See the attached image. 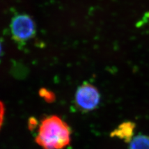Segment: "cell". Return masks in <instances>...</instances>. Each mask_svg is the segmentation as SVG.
Here are the masks:
<instances>
[{"mask_svg":"<svg viewBox=\"0 0 149 149\" xmlns=\"http://www.w3.org/2000/svg\"><path fill=\"white\" fill-rule=\"evenodd\" d=\"M71 141L68 125L57 116H50L41 121L36 142L44 149H63Z\"/></svg>","mask_w":149,"mask_h":149,"instance_id":"obj_1","label":"cell"},{"mask_svg":"<svg viewBox=\"0 0 149 149\" xmlns=\"http://www.w3.org/2000/svg\"><path fill=\"white\" fill-rule=\"evenodd\" d=\"M101 100L97 88L88 83H84L78 88L74 96V102L79 110L89 112L98 106Z\"/></svg>","mask_w":149,"mask_h":149,"instance_id":"obj_2","label":"cell"},{"mask_svg":"<svg viewBox=\"0 0 149 149\" xmlns=\"http://www.w3.org/2000/svg\"><path fill=\"white\" fill-rule=\"evenodd\" d=\"M10 27L13 39L19 44H24L36 34L35 23L27 15H18L14 17Z\"/></svg>","mask_w":149,"mask_h":149,"instance_id":"obj_3","label":"cell"},{"mask_svg":"<svg viewBox=\"0 0 149 149\" xmlns=\"http://www.w3.org/2000/svg\"><path fill=\"white\" fill-rule=\"evenodd\" d=\"M136 124L131 121H126L119 124L111 133V137L123 140L125 142H130L133 139Z\"/></svg>","mask_w":149,"mask_h":149,"instance_id":"obj_4","label":"cell"},{"mask_svg":"<svg viewBox=\"0 0 149 149\" xmlns=\"http://www.w3.org/2000/svg\"><path fill=\"white\" fill-rule=\"evenodd\" d=\"M129 149H149V136L139 134L130 142Z\"/></svg>","mask_w":149,"mask_h":149,"instance_id":"obj_5","label":"cell"},{"mask_svg":"<svg viewBox=\"0 0 149 149\" xmlns=\"http://www.w3.org/2000/svg\"><path fill=\"white\" fill-rule=\"evenodd\" d=\"M4 114V106H3V104L2 103V102L0 101V128H1L3 121Z\"/></svg>","mask_w":149,"mask_h":149,"instance_id":"obj_6","label":"cell"},{"mask_svg":"<svg viewBox=\"0 0 149 149\" xmlns=\"http://www.w3.org/2000/svg\"><path fill=\"white\" fill-rule=\"evenodd\" d=\"M1 52H2V45H1V42H0V55L1 54Z\"/></svg>","mask_w":149,"mask_h":149,"instance_id":"obj_7","label":"cell"}]
</instances>
